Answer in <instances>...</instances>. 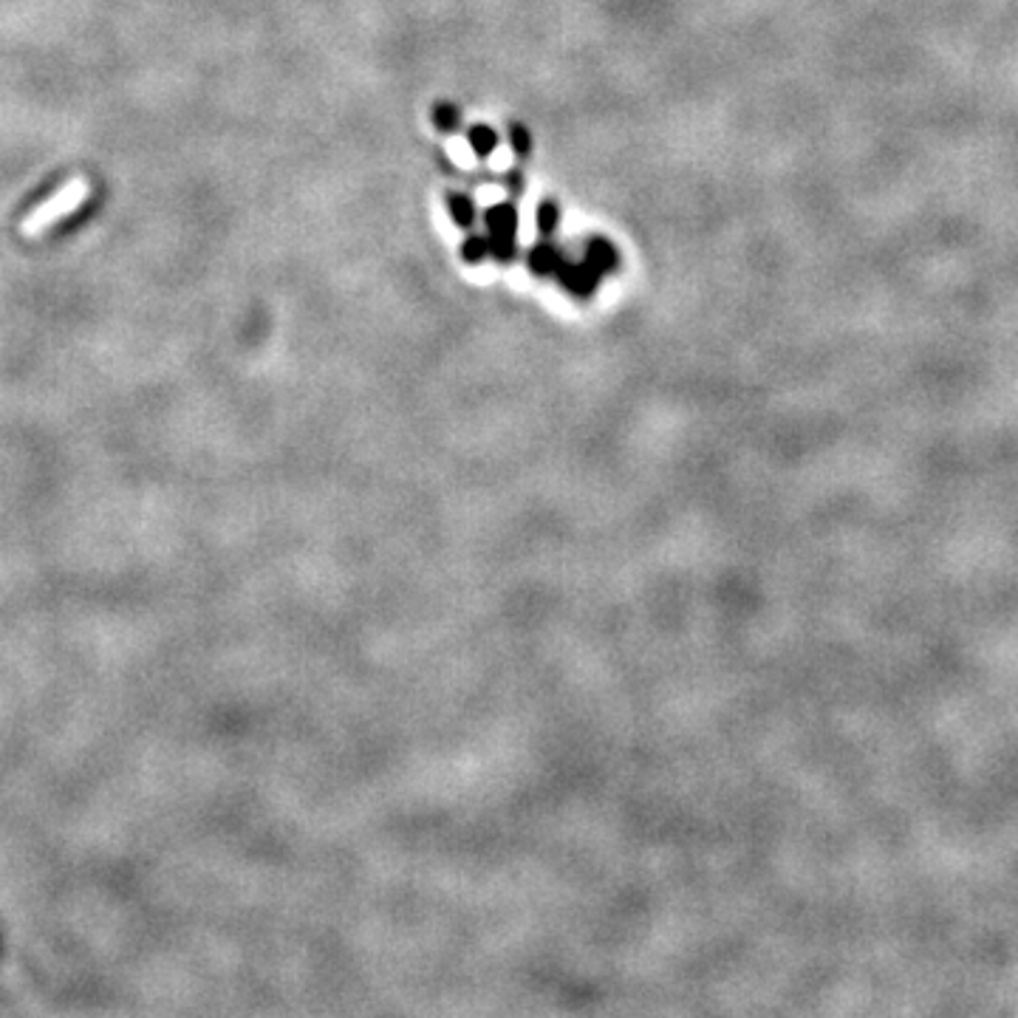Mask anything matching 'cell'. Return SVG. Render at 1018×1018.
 I'll use <instances>...</instances> for the list:
<instances>
[{"label": "cell", "instance_id": "1", "mask_svg": "<svg viewBox=\"0 0 1018 1018\" xmlns=\"http://www.w3.org/2000/svg\"><path fill=\"white\" fill-rule=\"evenodd\" d=\"M487 224H489V235H493L489 249H493L501 261H509V258H512V249H516V227H518L516 210L507 207V204L489 210Z\"/></svg>", "mask_w": 1018, "mask_h": 1018}, {"label": "cell", "instance_id": "11", "mask_svg": "<svg viewBox=\"0 0 1018 1018\" xmlns=\"http://www.w3.org/2000/svg\"><path fill=\"white\" fill-rule=\"evenodd\" d=\"M509 190H512V193H521V190H523V176H518V173L509 176Z\"/></svg>", "mask_w": 1018, "mask_h": 1018}, {"label": "cell", "instance_id": "2", "mask_svg": "<svg viewBox=\"0 0 1018 1018\" xmlns=\"http://www.w3.org/2000/svg\"><path fill=\"white\" fill-rule=\"evenodd\" d=\"M561 272H563V286L569 289L575 297H591V292H595V286H597V278H600V272H597L595 267H589V263L563 267Z\"/></svg>", "mask_w": 1018, "mask_h": 1018}, {"label": "cell", "instance_id": "4", "mask_svg": "<svg viewBox=\"0 0 1018 1018\" xmlns=\"http://www.w3.org/2000/svg\"><path fill=\"white\" fill-rule=\"evenodd\" d=\"M530 267L535 275H555L563 269V261L555 247H535L530 255Z\"/></svg>", "mask_w": 1018, "mask_h": 1018}, {"label": "cell", "instance_id": "6", "mask_svg": "<svg viewBox=\"0 0 1018 1018\" xmlns=\"http://www.w3.org/2000/svg\"><path fill=\"white\" fill-rule=\"evenodd\" d=\"M496 142H498V136L493 134L489 127L478 125V127H473V131H470V148L476 150L478 156L493 154V150H496Z\"/></svg>", "mask_w": 1018, "mask_h": 1018}, {"label": "cell", "instance_id": "8", "mask_svg": "<svg viewBox=\"0 0 1018 1018\" xmlns=\"http://www.w3.org/2000/svg\"><path fill=\"white\" fill-rule=\"evenodd\" d=\"M433 122H436V127H439V131H456L459 122H462V116H459L456 105H439L433 111Z\"/></svg>", "mask_w": 1018, "mask_h": 1018}, {"label": "cell", "instance_id": "10", "mask_svg": "<svg viewBox=\"0 0 1018 1018\" xmlns=\"http://www.w3.org/2000/svg\"><path fill=\"white\" fill-rule=\"evenodd\" d=\"M509 142H512V150H516V154H527V150H530V134H527L523 127H512Z\"/></svg>", "mask_w": 1018, "mask_h": 1018}, {"label": "cell", "instance_id": "3", "mask_svg": "<svg viewBox=\"0 0 1018 1018\" xmlns=\"http://www.w3.org/2000/svg\"><path fill=\"white\" fill-rule=\"evenodd\" d=\"M586 263L595 267L600 275H603V272H611V269L617 267L614 247H611L609 241H603V238H595V241L589 244V252H586Z\"/></svg>", "mask_w": 1018, "mask_h": 1018}, {"label": "cell", "instance_id": "7", "mask_svg": "<svg viewBox=\"0 0 1018 1018\" xmlns=\"http://www.w3.org/2000/svg\"><path fill=\"white\" fill-rule=\"evenodd\" d=\"M557 218H561V213H557V207L552 202L541 204V207H538V213H535V224H538V229H541L543 235L555 233Z\"/></svg>", "mask_w": 1018, "mask_h": 1018}, {"label": "cell", "instance_id": "9", "mask_svg": "<svg viewBox=\"0 0 1018 1018\" xmlns=\"http://www.w3.org/2000/svg\"><path fill=\"white\" fill-rule=\"evenodd\" d=\"M487 252H489L487 238H467V241H464V247H462V255H464V261H467V263H478Z\"/></svg>", "mask_w": 1018, "mask_h": 1018}, {"label": "cell", "instance_id": "5", "mask_svg": "<svg viewBox=\"0 0 1018 1018\" xmlns=\"http://www.w3.org/2000/svg\"><path fill=\"white\" fill-rule=\"evenodd\" d=\"M448 207H450V215H453V222H456L459 227H470V224L476 222V207H473L470 199H464V195H450Z\"/></svg>", "mask_w": 1018, "mask_h": 1018}]
</instances>
